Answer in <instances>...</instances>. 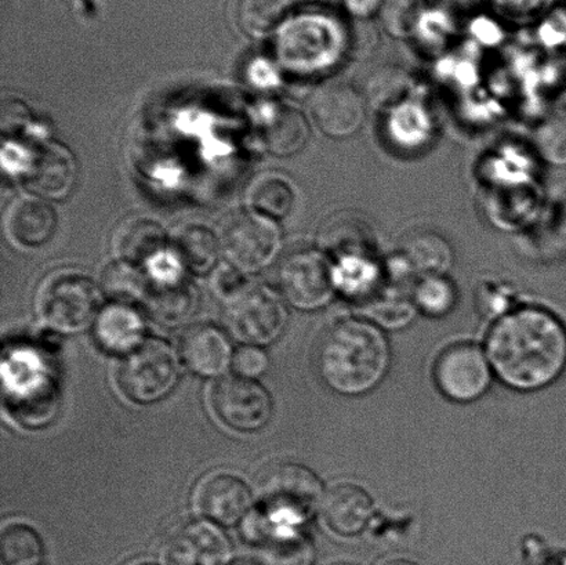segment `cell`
<instances>
[{
  "label": "cell",
  "mask_w": 566,
  "mask_h": 565,
  "mask_svg": "<svg viewBox=\"0 0 566 565\" xmlns=\"http://www.w3.org/2000/svg\"><path fill=\"white\" fill-rule=\"evenodd\" d=\"M484 350L507 389L545 390L566 370V326L547 308L518 306L493 321Z\"/></svg>",
  "instance_id": "1"
},
{
  "label": "cell",
  "mask_w": 566,
  "mask_h": 565,
  "mask_svg": "<svg viewBox=\"0 0 566 565\" xmlns=\"http://www.w3.org/2000/svg\"><path fill=\"white\" fill-rule=\"evenodd\" d=\"M391 363L386 332L363 317L338 321L316 354L322 381L343 397L369 395L387 378Z\"/></svg>",
  "instance_id": "2"
},
{
  "label": "cell",
  "mask_w": 566,
  "mask_h": 565,
  "mask_svg": "<svg viewBox=\"0 0 566 565\" xmlns=\"http://www.w3.org/2000/svg\"><path fill=\"white\" fill-rule=\"evenodd\" d=\"M103 291L76 269H61L44 276L38 287L39 317L55 332L76 335L92 328L102 313Z\"/></svg>",
  "instance_id": "3"
},
{
  "label": "cell",
  "mask_w": 566,
  "mask_h": 565,
  "mask_svg": "<svg viewBox=\"0 0 566 565\" xmlns=\"http://www.w3.org/2000/svg\"><path fill=\"white\" fill-rule=\"evenodd\" d=\"M346 25L324 10L304 11L279 28V57L286 69L308 72L322 69L346 44Z\"/></svg>",
  "instance_id": "4"
},
{
  "label": "cell",
  "mask_w": 566,
  "mask_h": 565,
  "mask_svg": "<svg viewBox=\"0 0 566 565\" xmlns=\"http://www.w3.org/2000/svg\"><path fill=\"white\" fill-rule=\"evenodd\" d=\"M10 171L28 192L46 201H63L77 180L75 155L63 143L39 140L10 144Z\"/></svg>",
  "instance_id": "5"
},
{
  "label": "cell",
  "mask_w": 566,
  "mask_h": 565,
  "mask_svg": "<svg viewBox=\"0 0 566 565\" xmlns=\"http://www.w3.org/2000/svg\"><path fill=\"white\" fill-rule=\"evenodd\" d=\"M260 495L265 512L280 527L302 529L321 512L326 491L313 470L303 464L283 463L264 475Z\"/></svg>",
  "instance_id": "6"
},
{
  "label": "cell",
  "mask_w": 566,
  "mask_h": 565,
  "mask_svg": "<svg viewBox=\"0 0 566 565\" xmlns=\"http://www.w3.org/2000/svg\"><path fill=\"white\" fill-rule=\"evenodd\" d=\"M180 378L179 358L168 342L149 337L126 354L119 386L130 401L148 406L168 397Z\"/></svg>",
  "instance_id": "7"
},
{
  "label": "cell",
  "mask_w": 566,
  "mask_h": 565,
  "mask_svg": "<svg viewBox=\"0 0 566 565\" xmlns=\"http://www.w3.org/2000/svg\"><path fill=\"white\" fill-rule=\"evenodd\" d=\"M219 237L226 262L247 275L269 268L282 247L276 221L252 210L227 219Z\"/></svg>",
  "instance_id": "8"
},
{
  "label": "cell",
  "mask_w": 566,
  "mask_h": 565,
  "mask_svg": "<svg viewBox=\"0 0 566 565\" xmlns=\"http://www.w3.org/2000/svg\"><path fill=\"white\" fill-rule=\"evenodd\" d=\"M281 295L294 308L316 312L337 295L335 263L318 249L287 254L279 270Z\"/></svg>",
  "instance_id": "9"
},
{
  "label": "cell",
  "mask_w": 566,
  "mask_h": 565,
  "mask_svg": "<svg viewBox=\"0 0 566 565\" xmlns=\"http://www.w3.org/2000/svg\"><path fill=\"white\" fill-rule=\"evenodd\" d=\"M289 320L285 302L269 286H249L229 302L227 325L248 346H269L280 339Z\"/></svg>",
  "instance_id": "10"
},
{
  "label": "cell",
  "mask_w": 566,
  "mask_h": 565,
  "mask_svg": "<svg viewBox=\"0 0 566 565\" xmlns=\"http://www.w3.org/2000/svg\"><path fill=\"white\" fill-rule=\"evenodd\" d=\"M432 376L441 395L457 404L481 400L495 379L484 348L474 343H457L447 347L438 356Z\"/></svg>",
  "instance_id": "11"
},
{
  "label": "cell",
  "mask_w": 566,
  "mask_h": 565,
  "mask_svg": "<svg viewBox=\"0 0 566 565\" xmlns=\"http://www.w3.org/2000/svg\"><path fill=\"white\" fill-rule=\"evenodd\" d=\"M212 404L221 422L242 433L262 430L273 418L270 393L256 380L238 375L221 379L214 386Z\"/></svg>",
  "instance_id": "12"
},
{
  "label": "cell",
  "mask_w": 566,
  "mask_h": 565,
  "mask_svg": "<svg viewBox=\"0 0 566 565\" xmlns=\"http://www.w3.org/2000/svg\"><path fill=\"white\" fill-rule=\"evenodd\" d=\"M231 555L229 536L210 520L180 525L160 550L165 565H229Z\"/></svg>",
  "instance_id": "13"
},
{
  "label": "cell",
  "mask_w": 566,
  "mask_h": 565,
  "mask_svg": "<svg viewBox=\"0 0 566 565\" xmlns=\"http://www.w3.org/2000/svg\"><path fill=\"white\" fill-rule=\"evenodd\" d=\"M310 108L321 132L333 138L355 135L366 116L363 94L344 82H327L316 88Z\"/></svg>",
  "instance_id": "14"
},
{
  "label": "cell",
  "mask_w": 566,
  "mask_h": 565,
  "mask_svg": "<svg viewBox=\"0 0 566 565\" xmlns=\"http://www.w3.org/2000/svg\"><path fill=\"white\" fill-rule=\"evenodd\" d=\"M57 227V215L46 199L24 193L4 209L2 229L6 241L20 252L46 245Z\"/></svg>",
  "instance_id": "15"
},
{
  "label": "cell",
  "mask_w": 566,
  "mask_h": 565,
  "mask_svg": "<svg viewBox=\"0 0 566 565\" xmlns=\"http://www.w3.org/2000/svg\"><path fill=\"white\" fill-rule=\"evenodd\" d=\"M196 502L198 511L210 522L231 527L251 512L253 495L245 481L237 475L216 473L198 485Z\"/></svg>",
  "instance_id": "16"
},
{
  "label": "cell",
  "mask_w": 566,
  "mask_h": 565,
  "mask_svg": "<svg viewBox=\"0 0 566 565\" xmlns=\"http://www.w3.org/2000/svg\"><path fill=\"white\" fill-rule=\"evenodd\" d=\"M169 247L170 237L165 227L158 220L138 215L122 220L109 243L114 260L142 269Z\"/></svg>",
  "instance_id": "17"
},
{
  "label": "cell",
  "mask_w": 566,
  "mask_h": 565,
  "mask_svg": "<svg viewBox=\"0 0 566 565\" xmlns=\"http://www.w3.org/2000/svg\"><path fill=\"white\" fill-rule=\"evenodd\" d=\"M258 135L263 147L275 157H292L307 146L311 129L307 118L289 104H269L259 111Z\"/></svg>",
  "instance_id": "18"
},
{
  "label": "cell",
  "mask_w": 566,
  "mask_h": 565,
  "mask_svg": "<svg viewBox=\"0 0 566 565\" xmlns=\"http://www.w3.org/2000/svg\"><path fill=\"white\" fill-rule=\"evenodd\" d=\"M180 353L188 368L203 378L224 374L232 365L234 352L223 329L214 325H196L181 337Z\"/></svg>",
  "instance_id": "19"
},
{
  "label": "cell",
  "mask_w": 566,
  "mask_h": 565,
  "mask_svg": "<svg viewBox=\"0 0 566 565\" xmlns=\"http://www.w3.org/2000/svg\"><path fill=\"white\" fill-rule=\"evenodd\" d=\"M321 514L333 534L353 538L368 527L374 516V501L360 486L340 484L326 491Z\"/></svg>",
  "instance_id": "20"
},
{
  "label": "cell",
  "mask_w": 566,
  "mask_h": 565,
  "mask_svg": "<svg viewBox=\"0 0 566 565\" xmlns=\"http://www.w3.org/2000/svg\"><path fill=\"white\" fill-rule=\"evenodd\" d=\"M146 324L130 304L113 303L104 307L94 324V335L105 352L129 354L140 346Z\"/></svg>",
  "instance_id": "21"
},
{
  "label": "cell",
  "mask_w": 566,
  "mask_h": 565,
  "mask_svg": "<svg viewBox=\"0 0 566 565\" xmlns=\"http://www.w3.org/2000/svg\"><path fill=\"white\" fill-rule=\"evenodd\" d=\"M170 248L182 265L193 274L212 273L218 268L221 251L220 237L203 224H185L170 237Z\"/></svg>",
  "instance_id": "22"
},
{
  "label": "cell",
  "mask_w": 566,
  "mask_h": 565,
  "mask_svg": "<svg viewBox=\"0 0 566 565\" xmlns=\"http://www.w3.org/2000/svg\"><path fill=\"white\" fill-rule=\"evenodd\" d=\"M147 313L155 323L177 328L197 314L199 293L186 279L175 284L157 285L151 282L146 302Z\"/></svg>",
  "instance_id": "23"
},
{
  "label": "cell",
  "mask_w": 566,
  "mask_h": 565,
  "mask_svg": "<svg viewBox=\"0 0 566 565\" xmlns=\"http://www.w3.org/2000/svg\"><path fill=\"white\" fill-rule=\"evenodd\" d=\"M245 203L252 212L280 220L292 213L296 205V190L286 176L264 171L249 182Z\"/></svg>",
  "instance_id": "24"
},
{
  "label": "cell",
  "mask_w": 566,
  "mask_h": 565,
  "mask_svg": "<svg viewBox=\"0 0 566 565\" xmlns=\"http://www.w3.org/2000/svg\"><path fill=\"white\" fill-rule=\"evenodd\" d=\"M382 270L360 254H344L335 263V282L337 293L363 304L381 291Z\"/></svg>",
  "instance_id": "25"
},
{
  "label": "cell",
  "mask_w": 566,
  "mask_h": 565,
  "mask_svg": "<svg viewBox=\"0 0 566 565\" xmlns=\"http://www.w3.org/2000/svg\"><path fill=\"white\" fill-rule=\"evenodd\" d=\"M256 556L260 565H313L315 551L302 529L280 527L259 536Z\"/></svg>",
  "instance_id": "26"
},
{
  "label": "cell",
  "mask_w": 566,
  "mask_h": 565,
  "mask_svg": "<svg viewBox=\"0 0 566 565\" xmlns=\"http://www.w3.org/2000/svg\"><path fill=\"white\" fill-rule=\"evenodd\" d=\"M359 317L370 321L382 331L407 328L418 314L412 297L398 287H387L370 301L359 304Z\"/></svg>",
  "instance_id": "27"
},
{
  "label": "cell",
  "mask_w": 566,
  "mask_h": 565,
  "mask_svg": "<svg viewBox=\"0 0 566 565\" xmlns=\"http://www.w3.org/2000/svg\"><path fill=\"white\" fill-rule=\"evenodd\" d=\"M99 286L114 303L132 306L133 303L146 302L151 281L144 269L114 260L104 269Z\"/></svg>",
  "instance_id": "28"
},
{
  "label": "cell",
  "mask_w": 566,
  "mask_h": 565,
  "mask_svg": "<svg viewBox=\"0 0 566 565\" xmlns=\"http://www.w3.org/2000/svg\"><path fill=\"white\" fill-rule=\"evenodd\" d=\"M403 257L418 276L447 275L453 260L451 247L434 232L415 236L407 243Z\"/></svg>",
  "instance_id": "29"
},
{
  "label": "cell",
  "mask_w": 566,
  "mask_h": 565,
  "mask_svg": "<svg viewBox=\"0 0 566 565\" xmlns=\"http://www.w3.org/2000/svg\"><path fill=\"white\" fill-rule=\"evenodd\" d=\"M410 297L426 317L442 318L457 307L458 290L447 275H423L413 282Z\"/></svg>",
  "instance_id": "30"
},
{
  "label": "cell",
  "mask_w": 566,
  "mask_h": 565,
  "mask_svg": "<svg viewBox=\"0 0 566 565\" xmlns=\"http://www.w3.org/2000/svg\"><path fill=\"white\" fill-rule=\"evenodd\" d=\"M287 0H235L237 25L248 36L263 39L282 24Z\"/></svg>",
  "instance_id": "31"
},
{
  "label": "cell",
  "mask_w": 566,
  "mask_h": 565,
  "mask_svg": "<svg viewBox=\"0 0 566 565\" xmlns=\"http://www.w3.org/2000/svg\"><path fill=\"white\" fill-rule=\"evenodd\" d=\"M3 565H41L44 545L35 530L25 524H10L0 538Z\"/></svg>",
  "instance_id": "32"
},
{
  "label": "cell",
  "mask_w": 566,
  "mask_h": 565,
  "mask_svg": "<svg viewBox=\"0 0 566 565\" xmlns=\"http://www.w3.org/2000/svg\"><path fill=\"white\" fill-rule=\"evenodd\" d=\"M535 148L547 164L566 166V113L548 116L536 127Z\"/></svg>",
  "instance_id": "33"
},
{
  "label": "cell",
  "mask_w": 566,
  "mask_h": 565,
  "mask_svg": "<svg viewBox=\"0 0 566 565\" xmlns=\"http://www.w3.org/2000/svg\"><path fill=\"white\" fill-rule=\"evenodd\" d=\"M386 27L394 35L403 36L412 33L420 25L424 14L421 0H394L390 8H385Z\"/></svg>",
  "instance_id": "34"
},
{
  "label": "cell",
  "mask_w": 566,
  "mask_h": 565,
  "mask_svg": "<svg viewBox=\"0 0 566 565\" xmlns=\"http://www.w3.org/2000/svg\"><path fill=\"white\" fill-rule=\"evenodd\" d=\"M270 359L268 354L258 346H243L238 348L232 358V368L235 375L247 379H258L268 373Z\"/></svg>",
  "instance_id": "35"
},
{
  "label": "cell",
  "mask_w": 566,
  "mask_h": 565,
  "mask_svg": "<svg viewBox=\"0 0 566 565\" xmlns=\"http://www.w3.org/2000/svg\"><path fill=\"white\" fill-rule=\"evenodd\" d=\"M248 276L242 271L235 269L234 265L226 262L218 265L213 271V290L220 297L231 302L232 299L240 296L247 287L251 286Z\"/></svg>",
  "instance_id": "36"
},
{
  "label": "cell",
  "mask_w": 566,
  "mask_h": 565,
  "mask_svg": "<svg viewBox=\"0 0 566 565\" xmlns=\"http://www.w3.org/2000/svg\"><path fill=\"white\" fill-rule=\"evenodd\" d=\"M493 9L510 19L523 20L547 13L556 0H486Z\"/></svg>",
  "instance_id": "37"
},
{
  "label": "cell",
  "mask_w": 566,
  "mask_h": 565,
  "mask_svg": "<svg viewBox=\"0 0 566 565\" xmlns=\"http://www.w3.org/2000/svg\"><path fill=\"white\" fill-rule=\"evenodd\" d=\"M387 0H342L343 10L355 20L368 21L385 10Z\"/></svg>",
  "instance_id": "38"
},
{
  "label": "cell",
  "mask_w": 566,
  "mask_h": 565,
  "mask_svg": "<svg viewBox=\"0 0 566 565\" xmlns=\"http://www.w3.org/2000/svg\"><path fill=\"white\" fill-rule=\"evenodd\" d=\"M381 565H418V564H415V563L408 562V561H401V558H399V561H390V562H387Z\"/></svg>",
  "instance_id": "39"
},
{
  "label": "cell",
  "mask_w": 566,
  "mask_h": 565,
  "mask_svg": "<svg viewBox=\"0 0 566 565\" xmlns=\"http://www.w3.org/2000/svg\"><path fill=\"white\" fill-rule=\"evenodd\" d=\"M289 3L291 2H298V3H308V4H314V3H322V2H325V0H287Z\"/></svg>",
  "instance_id": "40"
},
{
  "label": "cell",
  "mask_w": 566,
  "mask_h": 565,
  "mask_svg": "<svg viewBox=\"0 0 566 565\" xmlns=\"http://www.w3.org/2000/svg\"><path fill=\"white\" fill-rule=\"evenodd\" d=\"M130 565H159V564H155V563H136V564H130Z\"/></svg>",
  "instance_id": "41"
}]
</instances>
